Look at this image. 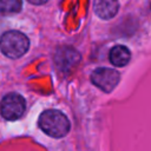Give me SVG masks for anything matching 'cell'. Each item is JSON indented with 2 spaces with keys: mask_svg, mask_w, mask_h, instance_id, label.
<instances>
[{
  "mask_svg": "<svg viewBox=\"0 0 151 151\" xmlns=\"http://www.w3.org/2000/svg\"><path fill=\"white\" fill-rule=\"evenodd\" d=\"M39 127L53 138L64 137L70 130L68 118L58 110L44 111L39 117Z\"/></svg>",
  "mask_w": 151,
  "mask_h": 151,
  "instance_id": "6da1fadb",
  "label": "cell"
},
{
  "mask_svg": "<svg viewBox=\"0 0 151 151\" xmlns=\"http://www.w3.org/2000/svg\"><path fill=\"white\" fill-rule=\"evenodd\" d=\"M29 47L28 38L19 31H7L0 38L1 52L12 59L22 57Z\"/></svg>",
  "mask_w": 151,
  "mask_h": 151,
  "instance_id": "7a4b0ae2",
  "label": "cell"
},
{
  "mask_svg": "<svg viewBox=\"0 0 151 151\" xmlns=\"http://www.w3.org/2000/svg\"><path fill=\"white\" fill-rule=\"evenodd\" d=\"M26 109V101L22 96L18 93L6 94L0 103V113L7 120L19 119Z\"/></svg>",
  "mask_w": 151,
  "mask_h": 151,
  "instance_id": "3957f363",
  "label": "cell"
},
{
  "mask_svg": "<svg viewBox=\"0 0 151 151\" xmlns=\"http://www.w3.org/2000/svg\"><path fill=\"white\" fill-rule=\"evenodd\" d=\"M91 80L97 87L109 93L113 91V88L118 85L120 80V74L113 68L99 67L92 72Z\"/></svg>",
  "mask_w": 151,
  "mask_h": 151,
  "instance_id": "277c9868",
  "label": "cell"
},
{
  "mask_svg": "<svg viewBox=\"0 0 151 151\" xmlns=\"http://www.w3.org/2000/svg\"><path fill=\"white\" fill-rule=\"evenodd\" d=\"M79 60H80L79 53L70 47H64L58 50L54 58L57 68L64 73L70 72L79 63Z\"/></svg>",
  "mask_w": 151,
  "mask_h": 151,
  "instance_id": "5b68a950",
  "label": "cell"
},
{
  "mask_svg": "<svg viewBox=\"0 0 151 151\" xmlns=\"http://www.w3.org/2000/svg\"><path fill=\"white\" fill-rule=\"evenodd\" d=\"M109 58H110V61H111L112 65L118 66V67H123V66H125L130 61L131 52H130V50L126 46L117 45V46L111 48Z\"/></svg>",
  "mask_w": 151,
  "mask_h": 151,
  "instance_id": "8992f818",
  "label": "cell"
},
{
  "mask_svg": "<svg viewBox=\"0 0 151 151\" xmlns=\"http://www.w3.org/2000/svg\"><path fill=\"white\" fill-rule=\"evenodd\" d=\"M94 12L101 19H111L113 18L119 8V4L117 1H96L93 4Z\"/></svg>",
  "mask_w": 151,
  "mask_h": 151,
  "instance_id": "52a82bcc",
  "label": "cell"
},
{
  "mask_svg": "<svg viewBox=\"0 0 151 151\" xmlns=\"http://www.w3.org/2000/svg\"><path fill=\"white\" fill-rule=\"evenodd\" d=\"M21 8V1L19 0H0V13H17Z\"/></svg>",
  "mask_w": 151,
  "mask_h": 151,
  "instance_id": "ba28073f",
  "label": "cell"
}]
</instances>
